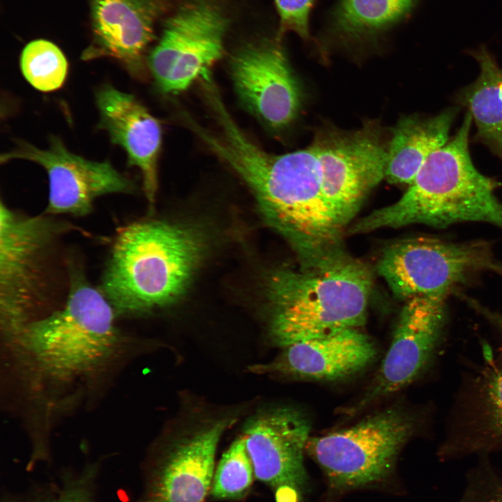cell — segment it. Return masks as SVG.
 Here are the masks:
<instances>
[{"instance_id": "1", "label": "cell", "mask_w": 502, "mask_h": 502, "mask_svg": "<svg viewBox=\"0 0 502 502\" xmlns=\"http://www.w3.org/2000/svg\"><path fill=\"white\" fill-rule=\"evenodd\" d=\"M209 106L218 131L196 121L191 129L245 181L264 220L298 259L317 257L340 248L343 228L325 200L313 145L282 155L268 153L239 129L220 97L213 98Z\"/></svg>"}, {"instance_id": "2", "label": "cell", "mask_w": 502, "mask_h": 502, "mask_svg": "<svg viewBox=\"0 0 502 502\" xmlns=\"http://www.w3.org/2000/svg\"><path fill=\"white\" fill-rule=\"evenodd\" d=\"M372 285L368 266L341 248L273 271L266 284L272 340L283 348L360 327Z\"/></svg>"}, {"instance_id": "3", "label": "cell", "mask_w": 502, "mask_h": 502, "mask_svg": "<svg viewBox=\"0 0 502 502\" xmlns=\"http://www.w3.org/2000/svg\"><path fill=\"white\" fill-rule=\"evenodd\" d=\"M204 234L158 220L118 230L100 291L116 313L139 315L173 304L186 291L204 255Z\"/></svg>"}, {"instance_id": "4", "label": "cell", "mask_w": 502, "mask_h": 502, "mask_svg": "<svg viewBox=\"0 0 502 502\" xmlns=\"http://www.w3.org/2000/svg\"><path fill=\"white\" fill-rule=\"evenodd\" d=\"M471 121L469 112L452 139L429 155L401 198L359 220L350 234L412 224L444 227L466 221L502 229V204L494 193L497 185L476 169L470 157Z\"/></svg>"}, {"instance_id": "5", "label": "cell", "mask_w": 502, "mask_h": 502, "mask_svg": "<svg viewBox=\"0 0 502 502\" xmlns=\"http://www.w3.org/2000/svg\"><path fill=\"white\" fill-rule=\"evenodd\" d=\"M63 306L28 323L11 340L46 375L69 380L100 368L116 351L115 311L100 290L70 269Z\"/></svg>"}, {"instance_id": "6", "label": "cell", "mask_w": 502, "mask_h": 502, "mask_svg": "<svg viewBox=\"0 0 502 502\" xmlns=\"http://www.w3.org/2000/svg\"><path fill=\"white\" fill-rule=\"evenodd\" d=\"M67 225L0 204V319L13 338L48 296L56 243Z\"/></svg>"}, {"instance_id": "7", "label": "cell", "mask_w": 502, "mask_h": 502, "mask_svg": "<svg viewBox=\"0 0 502 502\" xmlns=\"http://www.w3.org/2000/svg\"><path fill=\"white\" fill-rule=\"evenodd\" d=\"M420 417L390 408L324 436L310 437L306 450L335 487L351 488L378 482L390 472Z\"/></svg>"}, {"instance_id": "8", "label": "cell", "mask_w": 502, "mask_h": 502, "mask_svg": "<svg viewBox=\"0 0 502 502\" xmlns=\"http://www.w3.org/2000/svg\"><path fill=\"white\" fill-rule=\"evenodd\" d=\"M376 270L393 294L406 301L447 294L476 275H502V261L485 241L452 243L431 237L396 241L383 251Z\"/></svg>"}, {"instance_id": "9", "label": "cell", "mask_w": 502, "mask_h": 502, "mask_svg": "<svg viewBox=\"0 0 502 502\" xmlns=\"http://www.w3.org/2000/svg\"><path fill=\"white\" fill-rule=\"evenodd\" d=\"M230 20L216 0H184L165 20L162 34L148 58L158 88L185 90L208 75L222 56Z\"/></svg>"}, {"instance_id": "10", "label": "cell", "mask_w": 502, "mask_h": 502, "mask_svg": "<svg viewBox=\"0 0 502 502\" xmlns=\"http://www.w3.org/2000/svg\"><path fill=\"white\" fill-rule=\"evenodd\" d=\"M312 144L325 200L344 229L368 192L385 178L387 148L379 129L370 123L350 132L326 131Z\"/></svg>"}, {"instance_id": "11", "label": "cell", "mask_w": 502, "mask_h": 502, "mask_svg": "<svg viewBox=\"0 0 502 502\" xmlns=\"http://www.w3.org/2000/svg\"><path fill=\"white\" fill-rule=\"evenodd\" d=\"M482 353L454 397L437 452L441 461L502 450V349L485 345Z\"/></svg>"}, {"instance_id": "12", "label": "cell", "mask_w": 502, "mask_h": 502, "mask_svg": "<svg viewBox=\"0 0 502 502\" xmlns=\"http://www.w3.org/2000/svg\"><path fill=\"white\" fill-rule=\"evenodd\" d=\"M446 297L418 296L405 301L389 349L355 413L417 379L441 353L446 342Z\"/></svg>"}, {"instance_id": "13", "label": "cell", "mask_w": 502, "mask_h": 502, "mask_svg": "<svg viewBox=\"0 0 502 502\" xmlns=\"http://www.w3.org/2000/svg\"><path fill=\"white\" fill-rule=\"evenodd\" d=\"M13 159L36 162L46 170L49 197L45 214L85 216L91 212L98 197L133 190L131 181L109 162L91 161L75 155L56 137L50 139L47 149L21 142L2 154L0 160Z\"/></svg>"}, {"instance_id": "14", "label": "cell", "mask_w": 502, "mask_h": 502, "mask_svg": "<svg viewBox=\"0 0 502 502\" xmlns=\"http://www.w3.org/2000/svg\"><path fill=\"white\" fill-rule=\"evenodd\" d=\"M230 69L240 99L263 122L282 128L293 121L300 95L277 39L245 44L232 56Z\"/></svg>"}, {"instance_id": "15", "label": "cell", "mask_w": 502, "mask_h": 502, "mask_svg": "<svg viewBox=\"0 0 502 502\" xmlns=\"http://www.w3.org/2000/svg\"><path fill=\"white\" fill-rule=\"evenodd\" d=\"M310 430L306 416L291 407L271 408L251 417L243 436L256 477L278 492L302 488Z\"/></svg>"}, {"instance_id": "16", "label": "cell", "mask_w": 502, "mask_h": 502, "mask_svg": "<svg viewBox=\"0 0 502 502\" xmlns=\"http://www.w3.org/2000/svg\"><path fill=\"white\" fill-rule=\"evenodd\" d=\"M169 0H90L92 42L82 59L109 56L139 72Z\"/></svg>"}, {"instance_id": "17", "label": "cell", "mask_w": 502, "mask_h": 502, "mask_svg": "<svg viewBox=\"0 0 502 502\" xmlns=\"http://www.w3.org/2000/svg\"><path fill=\"white\" fill-rule=\"evenodd\" d=\"M231 423L215 421L176 444L150 474L139 502H202L211 487L218 443Z\"/></svg>"}, {"instance_id": "18", "label": "cell", "mask_w": 502, "mask_h": 502, "mask_svg": "<svg viewBox=\"0 0 502 502\" xmlns=\"http://www.w3.org/2000/svg\"><path fill=\"white\" fill-rule=\"evenodd\" d=\"M359 328L282 348L271 361L252 365L250 372L286 377L332 381L367 366L376 356L372 341Z\"/></svg>"}, {"instance_id": "19", "label": "cell", "mask_w": 502, "mask_h": 502, "mask_svg": "<svg viewBox=\"0 0 502 502\" xmlns=\"http://www.w3.org/2000/svg\"><path fill=\"white\" fill-rule=\"evenodd\" d=\"M100 127L127 153L129 165L139 168L146 197L152 205L158 189L157 162L161 146L160 123L131 94L107 85L96 94Z\"/></svg>"}, {"instance_id": "20", "label": "cell", "mask_w": 502, "mask_h": 502, "mask_svg": "<svg viewBox=\"0 0 502 502\" xmlns=\"http://www.w3.org/2000/svg\"><path fill=\"white\" fill-rule=\"evenodd\" d=\"M457 109L450 108L433 117L409 116L397 125L387 147L385 178L410 185L429 155L448 142Z\"/></svg>"}, {"instance_id": "21", "label": "cell", "mask_w": 502, "mask_h": 502, "mask_svg": "<svg viewBox=\"0 0 502 502\" xmlns=\"http://www.w3.org/2000/svg\"><path fill=\"white\" fill-rule=\"evenodd\" d=\"M473 56L480 73L464 90L462 100L475 120L479 138L502 157V69L485 47Z\"/></svg>"}, {"instance_id": "22", "label": "cell", "mask_w": 502, "mask_h": 502, "mask_svg": "<svg viewBox=\"0 0 502 502\" xmlns=\"http://www.w3.org/2000/svg\"><path fill=\"white\" fill-rule=\"evenodd\" d=\"M418 0H340L330 29L339 38L357 41L373 38L406 17Z\"/></svg>"}, {"instance_id": "23", "label": "cell", "mask_w": 502, "mask_h": 502, "mask_svg": "<svg viewBox=\"0 0 502 502\" xmlns=\"http://www.w3.org/2000/svg\"><path fill=\"white\" fill-rule=\"evenodd\" d=\"M20 66L26 79L36 89L60 88L67 75L68 63L61 50L46 40H35L22 50Z\"/></svg>"}, {"instance_id": "24", "label": "cell", "mask_w": 502, "mask_h": 502, "mask_svg": "<svg viewBox=\"0 0 502 502\" xmlns=\"http://www.w3.org/2000/svg\"><path fill=\"white\" fill-rule=\"evenodd\" d=\"M254 474L243 436L236 439L222 456L214 472L211 491L218 499H235L248 489Z\"/></svg>"}, {"instance_id": "25", "label": "cell", "mask_w": 502, "mask_h": 502, "mask_svg": "<svg viewBox=\"0 0 502 502\" xmlns=\"http://www.w3.org/2000/svg\"><path fill=\"white\" fill-rule=\"evenodd\" d=\"M97 472L95 465L89 466L81 474L67 476L60 484L50 486L31 497H6L3 502H95L94 485Z\"/></svg>"}, {"instance_id": "26", "label": "cell", "mask_w": 502, "mask_h": 502, "mask_svg": "<svg viewBox=\"0 0 502 502\" xmlns=\"http://www.w3.org/2000/svg\"><path fill=\"white\" fill-rule=\"evenodd\" d=\"M470 469L459 502H502V475L490 463L489 456Z\"/></svg>"}, {"instance_id": "27", "label": "cell", "mask_w": 502, "mask_h": 502, "mask_svg": "<svg viewBox=\"0 0 502 502\" xmlns=\"http://www.w3.org/2000/svg\"><path fill=\"white\" fill-rule=\"evenodd\" d=\"M315 0H275L280 18V34L293 31L309 38L308 19Z\"/></svg>"}]
</instances>
